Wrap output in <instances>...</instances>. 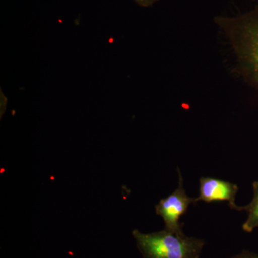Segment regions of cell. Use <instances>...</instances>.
<instances>
[{"mask_svg":"<svg viewBox=\"0 0 258 258\" xmlns=\"http://www.w3.org/2000/svg\"><path fill=\"white\" fill-rule=\"evenodd\" d=\"M237 191L238 186L233 183L212 177H202L200 179V195L195 198V203L228 202L230 208L242 211L244 210V207L237 206L235 203Z\"/></svg>","mask_w":258,"mask_h":258,"instance_id":"4","label":"cell"},{"mask_svg":"<svg viewBox=\"0 0 258 258\" xmlns=\"http://www.w3.org/2000/svg\"><path fill=\"white\" fill-rule=\"evenodd\" d=\"M252 187L253 198L249 205L244 207V210L247 212L248 216L242 225V229L247 232H252L258 227V181H254Z\"/></svg>","mask_w":258,"mask_h":258,"instance_id":"5","label":"cell"},{"mask_svg":"<svg viewBox=\"0 0 258 258\" xmlns=\"http://www.w3.org/2000/svg\"><path fill=\"white\" fill-rule=\"evenodd\" d=\"M143 258H199L205 242L184 232L166 230L152 233L132 232Z\"/></svg>","mask_w":258,"mask_h":258,"instance_id":"2","label":"cell"},{"mask_svg":"<svg viewBox=\"0 0 258 258\" xmlns=\"http://www.w3.org/2000/svg\"><path fill=\"white\" fill-rule=\"evenodd\" d=\"M231 258H258V254L244 250L241 253Z\"/></svg>","mask_w":258,"mask_h":258,"instance_id":"6","label":"cell"},{"mask_svg":"<svg viewBox=\"0 0 258 258\" xmlns=\"http://www.w3.org/2000/svg\"><path fill=\"white\" fill-rule=\"evenodd\" d=\"M235 60V69L258 93V12L236 21L222 24Z\"/></svg>","mask_w":258,"mask_h":258,"instance_id":"1","label":"cell"},{"mask_svg":"<svg viewBox=\"0 0 258 258\" xmlns=\"http://www.w3.org/2000/svg\"><path fill=\"white\" fill-rule=\"evenodd\" d=\"M179 183L177 188L167 198L162 199L156 205V213L162 217L165 223L166 230L174 232H183V223L179 219L186 214L190 204L195 203V198H189L186 195L183 183L181 171L177 169Z\"/></svg>","mask_w":258,"mask_h":258,"instance_id":"3","label":"cell"}]
</instances>
